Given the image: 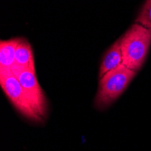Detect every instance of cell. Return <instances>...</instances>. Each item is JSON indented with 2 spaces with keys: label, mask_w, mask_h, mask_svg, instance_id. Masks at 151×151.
<instances>
[{
  "label": "cell",
  "mask_w": 151,
  "mask_h": 151,
  "mask_svg": "<svg viewBox=\"0 0 151 151\" xmlns=\"http://www.w3.org/2000/svg\"><path fill=\"white\" fill-rule=\"evenodd\" d=\"M122 64L138 73L147 59L151 45V31L139 24H133L119 38Z\"/></svg>",
  "instance_id": "obj_1"
},
{
  "label": "cell",
  "mask_w": 151,
  "mask_h": 151,
  "mask_svg": "<svg viewBox=\"0 0 151 151\" xmlns=\"http://www.w3.org/2000/svg\"><path fill=\"white\" fill-rule=\"evenodd\" d=\"M136 74V72L121 64L99 79L94 107L98 109H104L111 106L126 91Z\"/></svg>",
  "instance_id": "obj_2"
},
{
  "label": "cell",
  "mask_w": 151,
  "mask_h": 151,
  "mask_svg": "<svg viewBox=\"0 0 151 151\" xmlns=\"http://www.w3.org/2000/svg\"><path fill=\"white\" fill-rule=\"evenodd\" d=\"M0 86L17 111L27 119L35 122H42L37 116L33 106L22 87L18 79L12 73H0Z\"/></svg>",
  "instance_id": "obj_3"
},
{
  "label": "cell",
  "mask_w": 151,
  "mask_h": 151,
  "mask_svg": "<svg viewBox=\"0 0 151 151\" xmlns=\"http://www.w3.org/2000/svg\"><path fill=\"white\" fill-rule=\"evenodd\" d=\"M14 75L18 79L26 95L28 96L35 113L41 120L44 121L47 114V102L44 91L37 81L35 71L24 70Z\"/></svg>",
  "instance_id": "obj_4"
},
{
  "label": "cell",
  "mask_w": 151,
  "mask_h": 151,
  "mask_svg": "<svg viewBox=\"0 0 151 151\" xmlns=\"http://www.w3.org/2000/svg\"><path fill=\"white\" fill-rule=\"evenodd\" d=\"M24 70L35 71L33 50L29 42L24 38H20L17 48L15 64L12 67V73L16 74Z\"/></svg>",
  "instance_id": "obj_5"
},
{
  "label": "cell",
  "mask_w": 151,
  "mask_h": 151,
  "mask_svg": "<svg viewBox=\"0 0 151 151\" xmlns=\"http://www.w3.org/2000/svg\"><path fill=\"white\" fill-rule=\"evenodd\" d=\"M20 38L1 40L0 42V73H10L15 64L17 48Z\"/></svg>",
  "instance_id": "obj_6"
},
{
  "label": "cell",
  "mask_w": 151,
  "mask_h": 151,
  "mask_svg": "<svg viewBox=\"0 0 151 151\" xmlns=\"http://www.w3.org/2000/svg\"><path fill=\"white\" fill-rule=\"evenodd\" d=\"M121 64H122V56H121V50H120L119 39L109 48V50L104 54L101 61V64L100 66L99 79H101L109 72L116 69V68H118Z\"/></svg>",
  "instance_id": "obj_7"
},
{
  "label": "cell",
  "mask_w": 151,
  "mask_h": 151,
  "mask_svg": "<svg viewBox=\"0 0 151 151\" xmlns=\"http://www.w3.org/2000/svg\"><path fill=\"white\" fill-rule=\"evenodd\" d=\"M135 23L143 25L151 31V0H145Z\"/></svg>",
  "instance_id": "obj_8"
}]
</instances>
